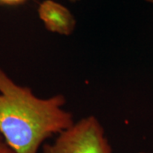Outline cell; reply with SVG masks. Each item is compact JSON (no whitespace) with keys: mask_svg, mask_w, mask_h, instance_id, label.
<instances>
[{"mask_svg":"<svg viewBox=\"0 0 153 153\" xmlns=\"http://www.w3.org/2000/svg\"><path fill=\"white\" fill-rule=\"evenodd\" d=\"M62 94L39 98L0 67V135L13 153H38L44 141L75 122Z\"/></svg>","mask_w":153,"mask_h":153,"instance_id":"cell-1","label":"cell"},{"mask_svg":"<svg viewBox=\"0 0 153 153\" xmlns=\"http://www.w3.org/2000/svg\"><path fill=\"white\" fill-rule=\"evenodd\" d=\"M41 153H113L103 126L94 116L85 117L44 143Z\"/></svg>","mask_w":153,"mask_h":153,"instance_id":"cell-2","label":"cell"},{"mask_svg":"<svg viewBox=\"0 0 153 153\" xmlns=\"http://www.w3.org/2000/svg\"><path fill=\"white\" fill-rule=\"evenodd\" d=\"M38 16L52 33L69 36L76 27V20L66 7L53 0H44L38 7Z\"/></svg>","mask_w":153,"mask_h":153,"instance_id":"cell-3","label":"cell"},{"mask_svg":"<svg viewBox=\"0 0 153 153\" xmlns=\"http://www.w3.org/2000/svg\"><path fill=\"white\" fill-rule=\"evenodd\" d=\"M0 153H13L12 150L4 142L1 135H0Z\"/></svg>","mask_w":153,"mask_h":153,"instance_id":"cell-4","label":"cell"},{"mask_svg":"<svg viewBox=\"0 0 153 153\" xmlns=\"http://www.w3.org/2000/svg\"><path fill=\"white\" fill-rule=\"evenodd\" d=\"M28 0H0V4H7V5H16L21 4Z\"/></svg>","mask_w":153,"mask_h":153,"instance_id":"cell-5","label":"cell"},{"mask_svg":"<svg viewBox=\"0 0 153 153\" xmlns=\"http://www.w3.org/2000/svg\"><path fill=\"white\" fill-rule=\"evenodd\" d=\"M146 1L147 3H149V4L153 7V0H146Z\"/></svg>","mask_w":153,"mask_h":153,"instance_id":"cell-6","label":"cell"},{"mask_svg":"<svg viewBox=\"0 0 153 153\" xmlns=\"http://www.w3.org/2000/svg\"><path fill=\"white\" fill-rule=\"evenodd\" d=\"M138 153H146V152H140Z\"/></svg>","mask_w":153,"mask_h":153,"instance_id":"cell-7","label":"cell"}]
</instances>
